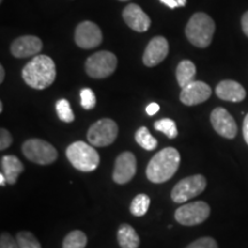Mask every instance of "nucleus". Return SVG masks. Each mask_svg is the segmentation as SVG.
<instances>
[{"label": "nucleus", "instance_id": "obj_1", "mask_svg": "<svg viewBox=\"0 0 248 248\" xmlns=\"http://www.w3.org/2000/svg\"><path fill=\"white\" fill-rule=\"evenodd\" d=\"M57 77L54 61L47 55H37L22 70V78L30 88L44 90L53 84Z\"/></svg>", "mask_w": 248, "mask_h": 248}, {"label": "nucleus", "instance_id": "obj_2", "mask_svg": "<svg viewBox=\"0 0 248 248\" xmlns=\"http://www.w3.org/2000/svg\"><path fill=\"white\" fill-rule=\"evenodd\" d=\"M181 164L179 152L173 147H166L156 153L148 162L146 176L154 184L169 181L175 175Z\"/></svg>", "mask_w": 248, "mask_h": 248}, {"label": "nucleus", "instance_id": "obj_3", "mask_svg": "<svg viewBox=\"0 0 248 248\" xmlns=\"http://www.w3.org/2000/svg\"><path fill=\"white\" fill-rule=\"evenodd\" d=\"M215 32V22L209 15L195 13L186 24L185 33L188 42L197 47H208Z\"/></svg>", "mask_w": 248, "mask_h": 248}, {"label": "nucleus", "instance_id": "obj_4", "mask_svg": "<svg viewBox=\"0 0 248 248\" xmlns=\"http://www.w3.org/2000/svg\"><path fill=\"white\" fill-rule=\"evenodd\" d=\"M66 155L74 168L83 172L93 171L98 168L100 162L98 152L84 141H75L69 145Z\"/></svg>", "mask_w": 248, "mask_h": 248}, {"label": "nucleus", "instance_id": "obj_5", "mask_svg": "<svg viewBox=\"0 0 248 248\" xmlns=\"http://www.w3.org/2000/svg\"><path fill=\"white\" fill-rule=\"evenodd\" d=\"M22 152L28 160L42 166L53 163L58 159V152L53 145L42 139L27 140L22 145Z\"/></svg>", "mask_w": 248, "mask_h": 248}, {"label": "nucleus", "instance_id": "obj_6", "mask_svg": "<svg viewBox=\"0 0 248 248\" xmlns=\"http://www.w3.org/2000/svg\"><path fill=\"white\" fill-rule=\"evenodd\" d=\"M117 67L115 54L108 51H100L92 54L85 62V70L92 78H106Z\"/></svg>", "mask_w": 248, "mask_h": 248}, {"label": "nucleus", "instance_id": "obj_7", "mask_svg": "<svg viewBox=\"0 0 248 248\" xmlns=\"http://www.w3.org/2000/svg\"><path fill=\"white\" fill-rule=\"evenodd\" d=\"M119 133V128L115 121L110 119H101L93 123L88 131V140L90 144L97 147L109 146L115 141Z\"/></svg>", "mask_w": 248, "mask_h": 248}, {"label": "nucleus", "instance_id": "obj_8", "mask_svg": "<svg viewBox=\"0 0 248 248\" xmlns=\"http://www.w3.org/2000/svg\"><path fill=\"white\" fill-rule=\"evenodd\" d=\"M207 186V181L202 175H193L179 181L171 191V199L173 202H186L192 198L202 193Z\"/></svg>", "mask_w": 248, "mask_h": 248}, {"label": "nucleus", "instance_id": "obj_9", "mask_svg": "<svg viewBox=\"0 0 248 248\" xmlns=\"http://www.w3.org/2000/svg\"><path fill=\"white\" fill-rule=\"evenodd\" d=\"M210 215V207L204 201L185 203L176 210L175 218L179 224L193 226L201 224Z\"/></svg>", "mask_w": 248, "mask_h": 248}, {"label": "nucleus", "instance_id": "obj_10", "mask_svg": "<svg viewBox=\"0 0 248 248\" xmlns=\"http://www.w3.org/2000/svg\"><path fill=\"white\" fill-rule=\"evenodd\" d=\"M75 42L80 48H94L101 44L102 33L100 28L91 21H84L76 27Z\"/></svg>", "mask_w": 248, "mask_h": 248}, {"label": "nucleus", "instance_id": "obj_11", "mask_svg": "<svg viewBox=\"0 0 248 248\" xmlns=\"http://www.w3.org/2000/svg\"><path fill=\"white\" fill-rule=\"evenodd\" d=\"M210 122H212L214 130L222 137L233 139L237 136V123L225 108H215L210 114Z\"/></svg>", "mask_w": 248, "mask_h": 248}, {"label": "nucleus", "instance_id": "obj_12", "mask_svg": "<svg viewBox=\"0 0 248 248\" xmlns=\"http://www.w3.org/2000/svg\"><path fill=\"white\" fill-rule=\"evenodd\" d=\"M137 170V161L131 152H123L115 161L113 179L116 184H126L133 178Z\"/></svg>", "mask_w": 248, "mask_h": 248}, {"label": "nucleus", "instance_id": "obj_13", "mask_svg": "<svg viewBox=\"0 0 248 248\" xmlns=\"http://www.w3.org/2000/svg\"><path fill=\"white\" fill-rule=\"evenodd\" d=\"M212 95V89L208 84L201 80H193L182 89L181 101L186 106H195L208 100Z\"/></svg>", "mask_w": 248, "mask_h": 248}, {"label": "nucleus", "instance_id": "obj_14", "mask_svg": "<svg viewBox=\"0 0 248 248\" xmlns=\"http://www.w3.org/2000/svg\"><path fill=\"white\" fill-rule=\"evenodd\" d=\"M168 53H169L168 40L162 36L154 37V38L148 43L147 47L145 49L142 61H144L145 66L155 67L159 63H161V62L167 58Z\"/></svg>", "mask_w": 248, "mask_h": 248}, {"label": "nucleus", "instance_id": "obj_15", "mask_svg": "<svg viewBox=\"0 0 248 248\" xmlns=\"http://www.w3.org/2000/svg\"><path fill=\"white\" fill-rule=\"evenodd\" d=\"M43 48V43L36 36H22L15 39L11 45V52L15 58H29L38 54Z\"/></svg>", "mask_w": 248, "mask_h": 248}, {"label": "nucleus", "instance_id": "obj_16", "mask_svg": "<svg viewBox=\"0 0 248 248\" xmlns=\"http://www.w3.org/2000/svg\"><path fill=\"white\" fill-rule=\"evenodd\" d=\"M124 22L137 32H145L150 29L151 18L140 8V6L136 4H129L123 9Z\"/></svg>", "mask_w": 248, "mask_h": 248}, {"label": "nucleus", "instance_id": "obj_17", "mask_svg": "<svg viewBox=\"0 0 248 248\" xmlns=\"http://www.w3.org/2000/svg\"><path fill=\"white\" fill-rule=\"evenodd\" d=\"M216 95L225 101L240 102L246 98V91L244 86L235 80L225 79L216 86Z\"/></svg>", "mask_w": 248, "mask_h": 248}, {"label": "nucleus", "instance_id": "obj_18", "mask_svg": "<svg viewBox=\"0 0 248 248\" xmlns=\"http://www.w3.org/2000/svg\"><path fill=\"white\" fill-rule=\"evenodd\" d=\"M23 170V163L14 155H5L1 157V172L7 179V184L14 185Z\"/></svg>", "mask_w": 248, "mask_h": 248}, {"label": "nucleus", "instance_id": "obj_19", "mask_svg": "<svg viewBox=\"0 0 248 248\" xmlns=\"http://www.w3.org/2000/svg\"><path fill=\"white\" fill-rule=\"evenodd\" d=\"M117 241L121 248H138L140 239L131 225L122 224L117 231Z\"/></svg>", "mask_w": 248, "mask_h": 248}, {"label": "nucleus", "instance_id": "obj_20", "mask_svg": "<svg viewBox=\"0 0 248 248\" xmlns=\"http://www.w3.org/2000/svg\"><path fill=\"white\" fill-rule=\"evenodd\" d=\"M195 74H197V68H195L194 63L190 60H183L179 62L176 69V78L181 88H185L194 80Z\"/></svg>", "mask_w": 248, "mask_h": 248}, {"label": "nucleus", "instance_id": "obj_21", "mask_svg": "<svg viewBox=\"0 0 248 248\" xmlns=\"http://www.w3.org/2000/svg\"><path fill=\"white\" fill-rule=\"evenodd\" d=\"M135 139L139 146L146 151H153L157 146V140L151 135L146 126H141L137 130L135 135Z\"/></svg>", "mask_w": 248, "mask_h": 248}, {"label": "nucleus", "instance_id": "obj_22", "mask_svg": "<svg viewBox=\"0 0 248 248\" xmlns=\"http://www.w3.org/2000/svg\"><path fill=\"white\" fill-rule=\"evenodd\" d=\"M88 238L83 231L74 230L66 235L62 243V248H85Z\"/></svg>", "mask_w": 248, "mask_h": 248}, {"label": "nucleus", "instance_id": "obj_23", "mask_svg": "<svg viewBox=\"0 0 248 248\" xmlns=\"http://www.w3.org/2000/svg\"><path fill=\"white\" fill-rule=\"evenodd\" d=\"M150 203H151V199L150 197L144 193L138 194L135 199L132 200L131 206H130V212L133 216H144L145 214L147 213L148 208H150Z\"/></svg>", "mask_w": 248, "mask_h": 248}, {"label": "nucleus", "instance_id": "obj_24", "mask_svg": "<svg viewBox=\"0 0 248 248\" xmlns=\"http://www.w3.org/2000/svg\"><path fill=\"white\" fill-rule=\"evenodd\" d=\"M154 128L157 131L163 132L170 139L176 138L178 136V130L176 123L170 119H162L154 123Z\"/></svg>", "mask_w": 248, "mask_h": 248}, {"label": "nucleus", "instance_id": "obj_25", "mask_svg": "<svg viewBox=\"0 0 248 248\" xmlns=\"http://www.w3.org/2000/svg\"><path fill=\"white\" fill-rule=\"evenodd\" d=\"M55 108H57V114L59 119L66 123H71L75 120V115H74L73 110H71L69 101L66 100V99H60L55 105Z\"/></svg>", "mask_w": 248, "mask_h": 248}, {"label": "nucleus", "instance_id": "obj_26", "mask_svg": "<svg viewBox=\"0 0 248 248\" xmlns=\"http://www.w3.org/2000/svg\"><path fill=\"white\" fill-rule=\"evenodd\" d=\"M15 238H16L20 248H42L37 238L30 232L21 231L18 232Z\"/></svg>", "mask_w": 248, "mask_h": 248}, {"label": "nucleus", "instance_id": "obj_27", "mask_svg": "<svg viewBox=\"0 0 248 248\" xmlns=\"http://www.w3.org/2000/svg\"><path fill=\"white\" fill-rule=\"evenodd\" d=\"M97 104L94 92L91 89H83L80 91V105L84 109H92Z\"/></svg>", "mask_w": 248, "mask_h": 248}, {"label": "nucleus", "instance_id": "obj_28", "mask_svg": "<svg viewBox=\"0 0 248 248\" xmlns=\"http://www.w3.org/2000/svg\"><path fill=\"white\" fill-rule=\"evenodd\" d=\"M186 248H218L217 243L210 237H202L200 239L193 241Z\"/></svg>", "mask_w": 248, "mask_h": 248}, {"label": "nucleus", "instance_id": "obj_29", "mask_svg": "<svg viewBox=\"0 0 248 248\" xmlns=\"http://www.w3.org/2000/svg\"><path fill=\"white\" fill-rule=\"evenodd\" d=\"M0 248H20L16 238L12 237L9 233H1L0 237Z\"/></svg>", "mask_w": 248, "mask_h": 248}, {"label": "nucleus", "instance_id": "obj_30", "mask_svg": "<svg viewBox=\"0 0 248 248\" xmlns=\"http://www.w3.org/2000/svg\"><path fill=\"white\" fill-rule=\"evenodd\" d=\"M12 141H13V138H12L11 133L4 128L0 130V150L4 151L8 148L11 146Z\"/></svg>", "mask_w": 248, "mask_h": 248}, {"label": "nucleus", "instance_id": "obj_31", "mask_svg": "<svg viewBox=\"0 0 248 248\" xmlns=\"http://www.w3.org/2000/svg\"><path fill=\"white\" fill-rule=\"evenodd\" d=\"M160 1L171 9L176 7H183V6L186 5V0H160Z\"/></svg>", "mask_w": 248, "mask_h": 248}, {"label": "nucleus", "instance_id": "obj_32", "mask_svg": "<svg viewBox=\"0 0 248 248\" xmlns=\"http://www.w3.org/2000/svg\"><path fill=\"white\" fill-rule=\"evenodd\" d=\"M159 110H160V106L156 104V102H152V104H150L146 107V113L150 116L155 115V114H156Z\"/></svg>", "mask_w": 248, "mask_h": 248}, {"label": "nucleus", "instance_id": "obj_33", "mask_svg": "<svg viewBox=\"0 0 248 248\" xmlns=\"http://www.w3.org/2000/svg\"><path fill=\"white\" fill-rule=\"evenodd\" d=\"M241 28H243L245 35L248 37V12H246L241 17Z\"/></svg>", "mask_w": 248, "mask_h": 248}, {"label": "nucleus", "instance_id": "obj_34", "mask_svg": "<svg viewBox=\"0 0 248 248\" xmlns=\"http://www.w3.org/2000/svg\"><path fill=\"white\" fill-rule=\"evenodd\" d=\"M243 135H244L245 141H246L247 145H248V114H247L246 116H245V120H244V124H243Z\"/></svg>", "mask_w": 248, "mask_h": 248}, {"label": "nucleus", "instance_id": "obj_35", "mask_svg": "<svg viewBox=\"0 0 248 248\" xmlns=\"http://www.w3.org/2000/svg\"><path fill=\"white\" fill-rule=\"evenodd\" d=\"M4 78H5V69L4 67L0 66V83L4 82Z\"/></svg>", "mask_w": 248, "mask_h": 248}, {"label": "nucleus", "instance_id": "obj_36", "mask_svg": "<svg viewBox=\"0 0 248 248\" xmlns=\"http://www.w3.org/2000/svg\"><path fill=\"white\" fill-rule=\"evenodd\" d=\"M6 183H7V179H6V177H5V175L4 173H0V185L1 186H5V184Z\"/></svg>", "mask_w": 248, "mask_h": 248}, {"label": "nucleus", "instance_id": "obj_37", "mask_svg": "<svg viewBox=\"0 0 248 248\" xmlns=\"http://www.w3.org/2000/svg\"><path fill=\"white\" fill-rule=\"evenodd\" d=\"M2 108H4V107H2V102H0V113L2 111Z\"/></svg>", "mask_w": 248, "mask_h": 248}, {"label": "nucleus", "instance_id": "obj_38", "mask_svg": "<svg viewBox=\"0 0 248 248\" xmlns=\"http://www.w3.org/2000/svg\"><path fill=\"white\" fill-rule=\"evenodd\" d=\"M121 1H128V0H121Z\"/></svg>", "mask_w": 248, "mask_h": 248}, {"label": "nucleus", "instance_id": "obj_39", "mask_svg": "<svg viewBox=\"0 0 248 248\" xmlns=\"http://www.w3.org/2000/svg\"><path fill=\"white\" fill-rule=\"evenodd\" d=\"M0 2H2V0H0Z\"/></svg>", "mask_w": 248, "mask_h": 248}]
</instances>
